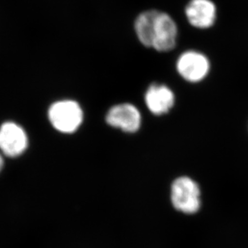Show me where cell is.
<instances>
[{
  "label": "cell",
  "mask_w": 248,
  "mask_h": 248,
  "mask_svg": "<svg viewBox=\"0 0 248 248\" xmlns=\"http://www.w3.org/2000/svg\"><path fill=\"white\" fill-rule=\"evenodd\" d=\"M173 207L186 215H194L201 207V190L192 178L182 176L173 181L170 189Z\"/></svg>",
  "instance_id": "1"
},
{
  "label": "cell",
  "mask_w": 248,
  "mask_h": 248,
  "mask_svg": "<svg viewBox=\"0 0 248 248\" xmlns=\"http://www.w3.org/2000/svg\"><path fill=\"white\" fill-rule=\"evenodd\" d=\"M48 118L56 130L63 134H73L82 124L84 114L78 102L64 100L51 106Z\"/></svg>",
  "instance_id": "2"
},
{
  "label": "cell",
  "mask_w": 248,
  "mask_h": 248,
  "mask_svg": "<svg viewBox=\"0 0 248 248\" xmlns=\"http://www.w3.org/2000/svg\"><path fill=\"white\" fill-rule=\"evenodd\" d=\"M176 69L186 81L199 83L208 76L211 63L203 53L195 50H188L178 56Z\"/></svg>",
  "instance_id": "3"
},
{
  "label": "cell",
  "mask_w": 248,
  "mask_h": 248,
  "mask_svg": "<svg viewBox=\"0 0 248 248\" xmlns=\"http://www.w3.org/2000/svg\"><path fill=\"white\" fill-rule=\"evenodd\" d=\"M178 35L174 19L166 12H159L153 32V48L157 52H170L175 47Z\"/></svg>",
  "instance_id": "4"
},
{
  "label": "cell",
  "mask_w": 248,
  "mask_h": 248,
  "mask_svg": "<svg viewBox=\"0 0 248 248\" xmlns=\"http://www.w3.org/2000/svg\"><path fill=\"white\" fill-rule=\"evenodd\" d=\"M26 132L14 122H5L0 126V150L8 157H18L28 148Z\"/></svg>",
  "instance_id": "5"
},
{
  "label": "cell",
  "mask_w": 248,
  "mask_h": 248,
  "mask_svg": "<svg viewBox=\"0 0 248 248\" xmlns=\"http://www.w3.org/2000/svg\"><path fill=\"white\" fill-rule=\"evenodd\" d=\"M106 122L110 126L125 133H136L141 125V114L136 106L129 103L113 106L106 115Z\"/></svg>",
  "instance_id": "6"
},
{
  "label": "cell",
  "mask_w": 248,
  "mask_h": 248,
  "mask_svg": "<svg viewBox=\"0 0 248 248\" xmlns=\"http://www.w3.org/2000/svg\"><path fill=\"white\" fill-rule=\"evenodd\" d=\"M185 15L189 24L198 29H208L217 18V7L211 0H190Z\"/></svg>",
  "instance_id": "7"
},
{
  "label": "cell",
  "mask_w": 248,
  "mask_h": 248,
  "mask_svg": "<svg viewBox=\"0 0 248 248\" xmlns=\"http://www.w3.org/2000/svg\"><path fill=\"white\" fill-rule=\"evenodd\" d=\"M145 102L153 114L162 116L173 108L175 104V95L167 85L153 84L145 93Z\"/></svg>",
  "instance_id": "8"
},
{
  "label": "cell",
  "mask_w": 248,
  "mask_h": 248,
  "mask_svg": "<svg viewBox=\"0 0 248 248\" xmlns=\"http://www.w3.org/2000/svg\"><path fill=\"white\" fill-rule=\"evenodd\" d=\"M159 11L149 10L138 16L134 28L138 40L144 46L152 47L153 32Z\"/></svg>",
  "instance_id": "9"
},
{
  "label": "cell",
  "mask_w": 248,
  "mask_h": 248,
  "mask_svg": "<svg viewBox=\"0 0 248 248\" xmlns=\"http://www.w3.org/2000/svg\"><path fill=\"white\" fill-rule=\"evenodd\" d=\"M2 166H3V160H2V156L0 155V170L2 168Z\"/></svg>",
  "instance_id": "10"
}]
</instances>
